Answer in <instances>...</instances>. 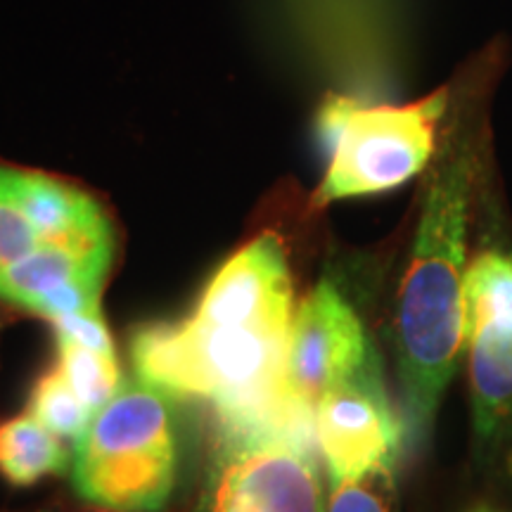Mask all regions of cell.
<instances>
[{
  "label": "cell",
  "instance_id": "cell-16",
  "mask_svg": "<svg viewBox=\"0 0 512 512\" xmlns=\"http://www.w3.org/2000/svg\"><path fill=\"white\" fill-rule=\"evenodd\" d=\"M472 512H496V510H491V508H486V505H479V508H475Z\"/></svg>",
  "mask_w": 512,
  "mask_h": 512
},
{
  "label": "cell",
  "instance_id": "cell-1",
  "mask_svg": "<svg viewBox=\"0 0 512 512\" xmlns=\"http://www.w3.org/2000/svg\"><path fill=\"white\" fill-rule=\"evenodd\" d=\"M294 311L287 249L261 233L223 261L188 318L133 332V368L174 399L209 403L219 422L313 425L285 387Z\"/></svg>",
  "mask_w": 512,
  "mask_h": 512
},
{
  "label": "cell",
  "instance_id": "cell-10",
  "mask_svg": "<svg viewBox=\"0 0 512 512\" xmlns=\"http://www.w3.org/2000/svg\"><path fill=\"white\" fill-rule=\"evenodd\" d=\"M72 470V453L29 411L0 420V482L29 489Z\"/></svg>",
  "mask_w": 512,
  "mask_h": 512
},
{
  "label": "cell",
  "instance_id": "cell-14",
  "mask_svg": "<svg viewBox=\"0 0 512 512\" xmlns=\"http://www.w3.org/2000/svg\"><path fill=\"white\" fill-rule=\"evenodd\" d=\"M328 512H396V463H382L361 477L330 482Z\"/></svg>",
  "mask_w": 512,
  "mask_h": 512
},
{
  "label": "cell",
  "instance_id": "cell-12",
  "mask_svg": "<svg viewBox=\"0 0 512 512\" xmlns=\"http://www.w3.org/2000/svg\"><path fill=\"white\" fill-rule=\"evenodd\" d=\"M57 344V366L79 394V399L91 408L95 415L119 392L126 377L121 375L117 354L100 351L86 344L74 342L69 337L55 335Z\"/></svg>",
  "mask_w": 512,
  "mask_h": 512
},
{
  "label": "cell",
  "instance_id": "cell-8",
  "mask_svg": "<svg viewBox=\"0 0 512 512\" xmlns=\"http://www.w3.org/2000/svg\"><path fill=\"white\" fill-rule=\"evenodd\" d=\"M366 325L330 280H320L294 311L285 361L292 406L313 420L318 401L373 354Z\"/></svg>",
  "mask_w": 512,
  "mask_h": 512
},
{
  "label": "cell",
  "instance_id": "cell-7",
  "mask_svg": "<svg viewBox=\"0 0 512 512\" xmlns=\"http://www.w3.org/2000/svg\"><path fill=\"white\" fill-rule=\"evenodd\" d=\"M313 430L328 482L361 477L377 465L399 460L401 446H406L403 422L389 399L377 349L323 394Z\"/></svg>",
  "mask_w": 512,
  "mask_h": 512
},
{
  "label": "cell",
  "instance_id": "cell-15",
  "mask_svg": "<svg viewBox=\"0 0 512 512\" xmlns=\"http://www.w3.org/2000/svg\"><path fill=\"white\" fill-rule=\"evenodd\" d=\"M55 335L69 337L74 342L86 344V347L110 351V354H117L114 349L112 332L107 328V320L102 316V309L86 311V313H72V316H64L53 320Z\"/></svg>",
  "mask_w": 512,
  "mask_h": 512
},
{
  "label": "cell",
  "instance_id": "cell-3",
  "mask_svg": "<svg viewBox=\"0 0 512 512\" xmlns=\"http://www.w3.org/2000/svg\"><path fill=\"white\" fill-rule=\"evenodd\" d=\"M174 396L131 377L74 441L72 486L112 512H162L176 494L181 439Z\"/></svg>",
  "mask_w": 512,
  "mask_h": 512
},
{
  "label": "cell",
  "instance_id": "cell-13",
  "mask_svg": "<svg viewBox=\"0 0 512 512\" xmlns=\"http://www.w3.org/2000/svg\"><path fill=\"white\" fill-rule=\"evenodd\" d=\"M27 411L62 441L79 439L93 420L91 408L79 399L57 363L34 382Z\"/></svg>",
  "mask_w": 512,
  "mask_h": 512
},
{
  "label": "cell",
  "instance_id": "cell-5",
  "mask_svg": "<svg viewBox=\"0 0 512 512\" xmlns=\"http://www.w3.org/2000/svg\"><path fill=\"white\" fill-rule=\"evenodd\" d=\"M313 441L304 422H221L200 512H328Z\"/></svg>",
  "mask_w": 512,
  "mask_h": 512
},
{
  "label": "cell",
  "instance_id": "cell-17",
  "mask_svg": "<svg viewBox=\"0 0 512 512\" xmlns=\"http://www.w3.org/2000/svg\"><path fill=\"white\" fill-rule=\"evenodd\" d=\"M29 512H57V510H29Z\"/></svg>",
  "mask_w": 512,
  "mask_h": 512
},
{
  "label": "cell",
  "instance_id": "cell-4",
  "mask_svg": "<svg viewBox=\"0 0 512 512\" xmlns=\"http://www.w3.org/2000/svg\"><path fill=\"white\" fill-rule=\"evenodd\" d=\"M451 91L406 105H370L349 95H328L316 117L325 176L316 204L377 195L401 188L437 155Z\"/></svg>",
  "mask_w": 512,
  "mask_h": 512
},
{
  "label": "cell",
  "instance_id": "cell-11",
  "mask_svg": "<svg viewBox=\"0 0 512 512\" xmlns=\"http://www.w3.org/2000/svg\"><path fill=\"white\" fill-rule=\"evenodd\" d=\"M46 242L24 190V169L0 164V273Z\"/></svg>",
  "mask_w": 512,
  "mask_h": 512
},
{
  "label": "cell",
  "instance_id": "cell-2",
  "mask_svg": "<svg viewBox=\"0 0 512 512\" xmlns=\"http://www.w3.org/2000/svg\"><path fill=\"white\" fill-rule=\"evenodd\" d=\"M475 112L470 91L456 119L448 107L396 297L394 347L408 451L430 437L441 396L465 347L467 219L479 152Z\"/></svg>",
  "mask_w": 512,
  "mask_h": 512
},
{
  "label": "cell",
  "instance_id": "cell-6",
  "mask_svg": "<svg viewBox=\"0 0 512 512\" xmlns=\"http://www.w3.org/2000/svg\"><path fill=\"white\" fill-rule=\"evenodd\" d=\"M465 344L475 432L489 444L512 418V256L482 252L467 264Z\"/></svg>",
  "mask_w": 512,
  "mask_h": 512
},
{
  "label": "cell",
  "instance_id": "cell-9",
  "mask_svg": "<svg viewBox=\"0 0 512 512\" xmlns=\"http://www.w3.org/2000/svg\"><path fill=\"white\" fill-rule=\"evenodd\" d=\"M114 249V226L46 242L0 273V302L50 323L102 309Z\"/></svg>",
  "mask_w": 512,
  "mask_h": 512
}]
</instances>
